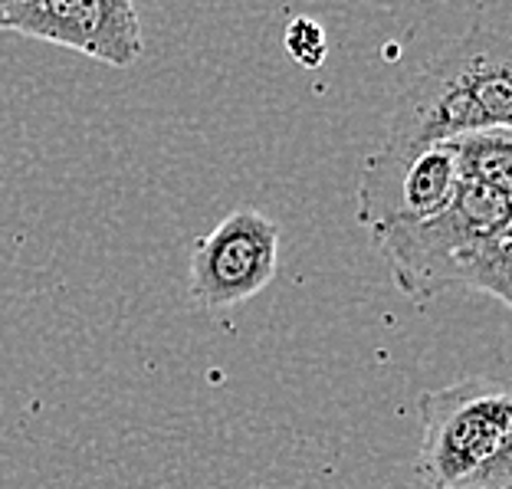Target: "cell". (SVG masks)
<instances>
[{
  "label": "cell",
  "mask_w": 512,
  "mask_h": 489,
  "mask_svg": "<svg viewBox=\"0 0 512 489\" xmlns=\"http://www.w3.org/2000/svg\"><path fill=\"white\" fill-rule=\"evenodd\" d=\"M490 128L512 132V37L476 23L407 83L384 145H437Z\"/></svg>",
  "instance_id": "obj_1"
},
{
  "label": "cell",
  "mask_w": 512,
  "mask_h": 489,
  "mask_svg": "<svg viewBox=\"0 0 512 489\" xmlns=\"http://www.w3.org/2000/svg\"><path fill=\"white\" fill-rule=\"evenodd\" d=\"M417 480L430 489H512V381L467 378L421 394Z\"/></svg>",
  "instance_id": "obj_2"
},
{
  "label": "cell",
  "mask_w": 512,
  "mask_h": 489,
  "mask_svg": "<svg viewBox=\"0 0 512 489\" xmlns=\"http://www.w3.org/2000/svg\"><path fill=\"white\" fill-rule=\"evenodd\" d=\"M512 227V201L476 184H460L447 211L421 224L391 227L371 237L388 260L394 286L407 299L427 302L453 289L460 260L476 247L506 240Z\"/></svg>",
  "instance_id": "obj_3"
},
{
  "label": "cell",
  "mask_w": 512,
  "mask_h": 489,
  "mask_svg": "<svg viewBox=\"0 0 512 489\" xmlns=\"http://www.w3.org/2000/svg\"><path fill=\"white\" fill-rule=\"evenodd\" d=\"M460 168L447 142L437 145H381L358 174V224L371 237L391 227L421 224L453 204Z\"/></svg>",
  "instance_id": "obj_4"
},
{
  "label": "cell",
  "mask_w": 512,
  "mask_h": 489,
  "mask_svg": "<svg viewBox=\"0 0 512 489\" xmlns=\"http://www.w3.org/2000/svg\"><path fill=\"white\" fill-rule=\"evenodd\" d=\"M279 270V224L243 207L191 250L188 293L201 309H230L260 296Z\"/></svg>",
  "instance_id": "obj_5"
},
{
  "label": "cell",
  "mask_w": 512,
  "mask_h": 489,
  "mask_svg": "<svg viewBox=\"0 0 512 489\" xmlns=\"http://www.w3.org/2000/svg\"><path fill=\"white\" fill-rule=\"evenodd\" d=\"M0 30L69 46L115 69L135 66L145 50L128 0H0Z\"/></svg>",
  "instance_id": "obj_6"
},
{
  "label": "cell",
  "mask_w": 512,
  "mask_h": 489,
  "mask_svg": "<svg viewBox=\"0 0 512 489\" xmlns=\"http://www.w3.org/2000/svg\"><path fill=\"white\" fill-rule=\"evenodd\" d=\"M447 145L457 158L463 184H476V188H486L512 201V132L490 128V132L450 138Z\"/></svg>",
  "instance_id": "obj_7"
},
{
  "label": "cell",
  "mask_w": 512,
  "mask_h": 489,
  "mask_svg": "<svg viewBox=\"0 0 512 489\" xmlns=\"http://www.w3.org/2000/svg\"><path fill=\"white\" fill-rule=\"evenodd\" d=\"M453 286L476 289L512 309V240H496L470 250L453 273Z\"/></svg>",
  "instance_id": "obj_8"
},
{
  "label": "cell",
  "mask_w": 512,
  "mask_h": 489,
  "mask_svg": "<svg viewBox=\"0 0 512 489\" xmlns=\"http://www.w3.org/2000/svg\"><path fill=\"white\" fill-rule=\"evenodd\" d=\"M286 53L293 56V63L302 69H319L329 56V37H325V27L312 17H293L286 23Z\"/></svg>",
  "instance_id": "obj_9"
},
{
  "label": "cell",
  "mask_w": 512,
  "mask_h": 489,
  "mask_svg": "<svg viewBox=\"0 0 512 489\" xmlns=\"http://www.w3.org/2000/svg\"><path fill=\"white\" fill-rule=\"evenodd\" d=\"M506 240H512V227H509V234H506Z\"/></svg>",
  "instance_id": "obj_10"
}]
</instances>
